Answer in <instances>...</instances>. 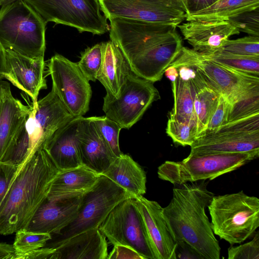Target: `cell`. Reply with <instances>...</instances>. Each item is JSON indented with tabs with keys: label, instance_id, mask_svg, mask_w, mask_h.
<instances>
[{
	"label": "cell",
	"instance_id": "6da1fadb",
	"mask_svg": "<svg viewBox=\"0 0 259 259\" xmlns=\"http://www.w3.org/2000/svg\"><path fill=\"white\" fill-rule=\"evenodd\" d=\"M108 19L110 40L131 70L152 82L160 80L183 47L177 26L122 17Z\"/></svg>",
	"mask_w": 259,
	"mask_h": 259
},
{
	"label": "cell",
	"instance_id": "7a4b0ae2",
	"mask_svg": "<svg viewBox=\"0 0 259 259\" xmlns=\"http://www.w3.org/2000/svg\"><path fill=\"white\" fill-rule=\"evenodd\" d=\"M59 171L43 148L17 168L0 203V234L25 229Z\"/></svg>",
	"mask_w": 259,
	"mask_h": 259
},
{
	"label": "cell",
	"instance_id": "3957f363",
	"mask_svg": "<svg viewBox=\"0 0 259 259\" xmlns=\"http://www.w3.org/2000/svg\"><path fill=\"white\" fill-rule=\"evenodd\" d=\"M214 194L203 183H185L172 190L162 215L175 242L183 241L203 259H219L221 247L205 212Z\"/></svg>",
	"mask_w": 259,
	"mask_h": 259
},
{
	"label": "cell",
	"instance_id": "277c9868",
	"mask_svg": "<svg viewBox=\"0 0 259 259\" xmlns=\"http://www.w3.org/2000/svg\"><path fill=\"white\" fill-rule=\"evenodd\" d=\"M207 207L214 234L231 245L252 237L259 227V199L243 191L214 195Z\"/></svg>",
	"mask_w": 259,
	"mask_h": 259
},
{
	"label": "cell",
	"instance_id": "5b68a950",
	"mask_svg": "<svg viewBox=\"0 0 259 259\" xmlns=\"http://www.w3.org/2000/svg\"><path fill=\"white\" fill-rule=\"evenodd\" d=\"M47 23L24 0L0 9V44L10 50L35 59L44 57Z\"/></svg>",
	"mask_w": 259,
	"mask_h": 259
},
{
	"label": "cell",
	"instance_id": "8992f818",
	"mask_svg": "<svg viewBox=\"0 0 259 259\" xmlns=\"http://www.w3.org/2000/svg\"><path fill=\"white\" fill-rule=\"evenodd\" d=\"M130 197H133L101 175L95 185L81 196L76 218L58 233L51 234L44 247L56 248L78 234L98 228L117 204Z\"/></svg>",
	"mask_w": 259,
	"mask_h": 259
},
{
	"label": "cell",
	"instance_id": "52a82bcc",
	"mask_svg": "<svg viewBox=\"0 0 259 259\" xmlns=\"http://www.w3.org/2000/svg\"><path fill=\"white\" fill-rule=\"evenodd\" d=\"M258 152L191 155L182 161H165L157 170L158 178L175 185L213 180L257 158Z\"/></svg>",
	"mask_w": 259,
	"mask_h": 259
},
{
	"label": "cell",
	"instance_id": "ba28073f",
	"mask_svg": "<svg viewBox=\"0 0 259 259\" xmlns=\"http://www.w3.org/2000/svg\"><path fill=\"white\" fill-rule=\"evenodd\" d=\"M159 98L153 82L138 76L130 69L117 95L106 93L104 96L103 110L122 128L129 129Z\"/></svg>",
	"mask_w": 259,
	"mask_h": 259
},
{
	"label": "cell",
	"instance_id": "9c48e42d",
	"mask_svg": "<svg viewBox=\"0 0 259 259\" xmlns=\"http://www.w3.org/2000/svg\"><path fill=\"white\" fill-rule=\"evenodd\" d=\"M24 1L46 23L53 22L93 34L108 30L107 18L101 14L98 0Z\"/></svg>",
	"mask_w": 259,
	"mask_h": 259
},
{
	"label": "cell",
	"instance_id": "30bf717a",
	"mask_svg": "<svg viewBox=\"0 0 259 259\" xmlns=\"http://www.w3.org/2000/svg\"><path fill=\"white\" fill-rule=\"evenodd\" d=\"M190 147L191 155L259 153V113L228 122Z\"/></svg>",
	"mask_w": 259,
	"mask_h": 259
},
{
	"label": "cell",
	"instance_id": "8fae6325",
	"mask_svg": "<svg viewBox=\"0 0 259 259\" xmlns=\"http://www.w3.org/2000/svg\"><path fill=\"white\" fill-rule=\"evenodd\" d=\"M98 228L112 245L127 246L144 259H155L134 197L126 198L117 204Z\"/></svg>",
	"mask_w": 259,
	"mask_h": 259
},
{
	"label": "cell",
	"instance_id": "7c38bea8",
	"mask_svg": "<svg viewBox=\"0 0 259 259\" xmlns=\"http://www.w3.org/2000/svg\"><path fill=\"white\" fill-rule=\"evenodd\" d=\"M48 67L52 90L73 117L83 116L89 109L92 89L77 63L56 54L50 59Z\"/></svg>",
	"mask_w": 259,
	"mask_h": 259
},
{
	"label": "cell",
	"instance_id": "4fadbf2b",
	"mask_svg": "<svg viewBox=\"0 0 259 259\" xmlns=\"http://www.w3.org/2000/svg\"><path fill=\"white\" fill-rule=\"evenodd\" d=\"M108 18L122 17L173 25L186 20L187 11L181 0H98Z\"/></svg>",
	"mask_w": 259,
	"mask_h": 259
},
{
	"label": "cell",
	"instance_id": "5bb4252c",
	"mask_svg": "<svg viewBox=\"0 0 259 259\" xmlns=\"http://www.w3.org/2000/svg\"><path fill=\"white\" fill-rule=\"evenodd\" d=\"M24 128L28 138L30 156L43 148L46 141L74 117L52 90L45 97L32 102Z\"/></svg>",
	"mask_w": 259,
	"mask_h": 259
},
{
	"label": "cell",
	"instance_id": "9a60e30c",
	"mask_svg": "<svg viewBox=\"0 0 259 259\" xmlns=\"http://www.w3.org/2000/svg\"><path fill=\"white\" fill-rule=\"evenodd\" d=\"M199 65L210 87L225 97L231 106L259 92L258 76L220 65L199 53Z\"/></svg>",
	"mask_w": 259,
	"mask_h": 259
},
{
	"label": "cell",
	"instance_id": "2e32d148",
	"mask_svg": "<svg viewBox=\"0 0 259 259\" xmlns=\"http://www.w3.org/2000/svg\"><path fill=\"white\" fill-rule=\"evenodd\" d=\"M4 53L2 76L29 96L32 102H36L39 91L47 88L44 57L32 59L10 50H4Z\"/></svg>",
	"mask_w": 259,
	"mask_h": 259
},
{
	"label": "cell",
	"instance_id": "e0dca14e",
	"mask_svg": "<svg viewBox=\"0 0 259 259\" xmlns=\"http://www.w3.org/2000/svg\"><path fill=\"white\" fill-rule=\"evenodd\" d=\"M142 218L155 259H176V242L162 215V206L143 195L134 197Z\"/></svg>",
	"mask_w": 259,
	"mask_h": 259
},
{
	"label": "cell",
	"instance_id": "ac0fdd59",
	"mask_svg": "<svg viewBox=\"0 0 259 259\" xmlns=\"http://www.w3.org/2000/svg\"><path fill=\"white\" fill-rule=\"evenodd\" d=\"M177 27L192 49L201 54L220 50L231 36L240 33L228 21H187Z\"/></svg>",
	"mask_w": 259,
	"mask_h": 259
},
{
	"label": "cell",
	"instance_id": "d6986e66",
	"mask_svg": "<svg viewBox=\"0 0 259 259\" xmlns=\"http://www.w3.org/2000/svg\"><path fill=\"white\" fill-rule=\"evenodd\" d=\"M81 196L55 200L47 198L24 230L35 233H58L76 218Z\"/></svg>",
	"mask_w": 259,
	"mask_h": 259
},
{
	"label": "cell",
	"instance_id": "ffe728a7",
	"mask_svg": "<svg viewBox=\"0 0 259 259\" xmlns=\"http://www.w3.org/2000/svg\"><path fill=\"white\" fill-rule=\"evenodd\" d=\"M31 109L13 97L9 83L0 80V162L24 125Z\"/></svg>",
	"mask_w": 259,
	"mask_h": 259
},
{
	"label": "cell",
	"instance_id": "44dd1931",
	"mask_svg": "<svg viewBox=\"0 0 259 259\" xmlns=\"http://www.w3.org/2000/svg\"><path fill=\"white\" fill-rule=\"evenodd\" d=\"M78 141L82 164L100 175L116 158L90 117H80Z\"/></svg>",
	"mask_w": 259,
	"mask_h": 259
},
{
	"label": "cell",
	"instance_id": "7402d4cb",
	"mask_svg": "<svg viewBox=\"0 0 259 259\" xmlns=\"http://www.w3.org/2000/svg\"><path fill=\"white\" fill-rule=\"evenodd\" d=\"M80 118L75 117L57 130L44 145L43 149L60 171L82 165L78 141Z\"/></svg>",
	"mask_w": 259,
	"mask_h": 259
},
{
	"label": "cell",
	"instance_id": "603a6c76",
	"mask_svg": "<svg viewBox=\"0 0 259 259\" xmlns=\"http://www.w3.org/2000/svg\"><path fill=\"white\" fill-rule=\"evenodd\" d=\"M53 259H108V244L99 228L78 234L54 248Z\"/></svg>",
	"mask_w": 259,
	"mask_h": 259
},
{
	"label": "cell",
	"instance_id": "cb8c5ba5",
	"mask_svg": "<svg viewBox=\"0 0 259 259\" xmlns=\"http://www.w3.org/2000/svg\"><path fill=\"white\" fill-rule=\"evenodd\" d=\"M101 175L83 165L60 170L52 183L47 198L55 200L81 196L95 185Z\"/></svg>",
	"mask_w": 259,
	"mask_h": 259
},
{
	"label": "cell",
	"instance_id": "d4e9b609",
	"mask_svg": "<svg viewBox=\"0 0 259 259\" xmlns=\"http://www.w3.org/2000/svg\"><path fill=\"white\" fill-rule=\"evenodd\" d=\"M103 175L115 183L133 197L146 192V174L130 155L121 154L116 157Z\"/></svg>",
	"mask_w": 259,
	"mask_h": 259
},
{
	"label": "cell",
	"instance_id": "484cf974",
	"mask_svg": "<svg viewBox=\"0 0 259 259\" xmlns=\"http://www.w3.org/2000/svg\"><path fill=\"white\" fill-rule=\"evenodd\" d=\"M103 56L98 80L106 93L116 96L119 92L130 67L119 49L110 40L102 42Z\"/></svg>",
	"mask_w": 259,
	"mask_h": 259
},
{
	"label": "cell",
	"instance_id": "4316f807",
	"mask_svg": "<svg viewBox=\"0 0 259 259\" xmlns=\"http://www.w3.org/2000/svg\"><path fill=\"white\" fill-rule=\"evenodd\" d=\"M259 7V0H218L203 10L187 13L186 20L228 21L242 12Z\"/></svg>",
	"mask_w": 259,
	"mask_h": 259
},
{
	"label": "cell",
	"instance_id": "83f0119b",
	"mask_svg": "<svg viewBox=\"0 0 259 259\" xmlns=\"http://www.w3.org/2000/svg\"><path fill=\"white\" fill-rule=\"evenodd\" d=\"M170 64L177 69L179 77L195 94L206 88H210L199 65V53L192 49L183 47Z\"/></svg>",
	"mask_w": 259,
	"mask_h": 259
},
{
	"label": "cell",
	"instance_id": "f1b7e54d",
	"mask_svg": "<svg viewBox=\"0 0 259 259\" xmlns=\"http://www.w3.org/2000/svg\"><path fill=\"white\" fill-rule=\"evenodd\" d=\"M171 87L174 103L169 117L182 123L192 124L197 128L194 112L195 93L179 76L177 80L171 83Z\"/></svg>",
	"mask_w": 259,
	"mask_h": 259
},
{
	"label": "cell",
	"instance_id": "f546056e",
	"mask_svg": "<svg viewBox=\"0 0 259 259\" xmlns=\"http://www.w3.org/2000/svg\"><path fill=\"white\" fill-rule=\"evenodd\" d=\"M200 54L231 69L257 76L259 75V57L240 55L221 50L208 54Z\"/></svg>",
	"mask_w": 259,
	"mask_h": 259
},
{
	"label": "cell",
	"instance_id": "4dcf8cb0",
	"mask_svg": "<svg viewBox=\"0 0 259 259\" xmlns=\"http://www.w3.org/2000/svg\"><path fill=\"white\" fill-rule=\"evenodd\" d=\"M221 95L207 87L195 94L194 112L197 124L198 138L204 132L208 120L219 102Z\"/></svg>",
	"mask_w": 259,
	"mask_h": 259
},
{
	"label": "cell",
	"instance_id": "1f68e13d",
	"mask_svg": "<svg viewBox=\"0 0 259 259\" xmlns=\"http://www.w3.org/2000/svg\"><path fill=\"white\" fill-rule=\"evenodd\" d=\"M51 238L52 235L49 233H35L25 230L17 231L13 244L15 259L19 255L44 247Z\"/></svg>",
	"mask_w": 259,
	"mask_h": 259
},
{
	"label": "cell",
	"instance_id": "d6a6232c",
	"mask_svg": "<svg viewBox=\"0 0 259 259\" xmlns=\"http://www.w3.org/2000/svg\"><path fill=\"white\" fill-rule=\"evenodd\" d=\"M103 56L102 42L88 48L81 54L77 63L82 73L89 81L97 80L102 63Z\"/></svg>",
	"mask_w": 259,
	"mask_h": 259
},
{
	"label": "cell",
	"instance_id": "836d02e7",
	"mask_svg": "<svg viewBox=\"0 0 259 259\" xmlns=\"http://www.w3.org/2000/svg\"><path fill=\"white\" fill-rule=\"evenodd\" d=\"M111 151L117 157L123 153L119 147V136L121 126L106 116L90 117Z\"/></svg>",
	"mask_w": 259,
	"mask_h": 259
},
{
	"label": "cell",
	"instance_id": "e575fe53",
	"mask_svg": "<svg viewBox=\"0 0 259 259\" xmlns=\"http://www.w3.org/2000/svg\"><path fill=\"white\" fill-rule=\"evenodd\" d=\"M166 133L174 143L183 146H191L198 138L196 126L170 117L167 121Z\"/></svg>",
	"mask_w": 259,
	"mask_h": 259
},
{
	"label": "cell",
	"instance_id": "d590c367",
	"mask_svg": "<svg viewBox=\"0 0 259 259\" xmlns=\"http://www.w3.org/2000/svg\"><path fill=\"white\" fill-rule=\"evenodd\" d=\"M220 50L240 55L259 57V37L249 35L229 39Z\"/></svg>",
	"mask_w": 259,
	"mask_h": 259
},
{
	"label": "cell",
	"instance_id": "8d00e7d4",
	"mask_svg": "<svg viewBox=\"0 0 259 259\" xmlns=\"http://www.w3.org/2000/svg\"><path fill=\"white\" fill-rule=\"evenodd\" d=\"M228 21L240 32L259 36V7L238 14Z\"/></svg>",
	"mask_w": 259,
	"mask_h": 259
},
{
	"label": "cell",
	"instance_id": "74e56055",
	"mask_svg": "<svg viewBox=\"0 0 259 259\" xmlns=\"http://www.w3.org/2000/svg\"><path fill=\"white\" fill-rule=\"evenodd\" d=\"M258 113L259 92H257L231 106L228 122Z\"/></svg>",
	"mask_w": 259,
	"mask_h": 259
},
{
	"label": "cell",
	"instance_id": "f35d334b",
	"mask_svg": "<svg viewBox=\"0 0 259 259\" xmlns=\"http://www.w3.org/2000/svg\"><path fill=\"white\" fill-rule=\"evenodd\" d=\"M230 107L231 105L228 101L221 95L217 106L211 115L201 136L214 132L227 123L228 121Z\"/></svg>",
	"mask_w": 259,
	"mask_h": 259
},
{
	"label": "cell",
	"instance_id": "ab89813d",
	"mask_svg": "<svg viewBox=\"0 0 259 259\" xmlns=\"http://www.w3.org/2000/svg\"><path fill=\"white\" fill-rule=\"evenodd\" d=\"M252 239L238 246L228 249V259H259V234L255 233Z\"/></svg>",
	"mask_w": 259,
	"mask_h": 259
},
{
	"label": "cell",
	"instance_id": "60d3db41",
	"mask_svg": "<svg viewBox=\"0 0 259 259\" xmlns=\"http://www.w3.org/2000/svg\"><path fill=\"white\" fill-rule=\"evenodd\" d=\"M18 167L0 162V203Z\"/></svg>",
	"mask_w": 259,
	"mask_h": 259
},
{
	"label": "cell",
	"instance_id": "b9f144b4",
	"mask_svg": "<svg viewBox=\"0 0 259 259\" xmlns=\"http://www.w3.org/2000/svg\"><path fill=\"white\" fill-rule=\"evenodd\" d=\"M112 250L108 254V259H144L133 248L123 245H113Z\"/></svg>",
	"mask_w": 259,
	"mask_h": 259
},
{
	"label": "cell",
	"instance_id": "7bdbcfd3",
	"mask_svg": "<svg viewBox=\"0 0 259 259\" xmlns=\"http://www.w3.org/2000/svg\"><path fill=\"white\" fill-rule=\"evenodd\" d=\"M177 258H201V256L192 247L183 241L176 242L175 249Z\"/></svg>",
	"mask_w": 259,
	"mask_h": 259
},
{
	"label": "cell",
	"instance_id": "ee69618b",
	"mask_svg": "<svg viewBox=\"0 0 259 259\" xmlns=\"http://www.w3.org/2000/svg\"><path fill=\"white\" fill-rule=\"evenodd\" d=\"M187 13L194 12L208 7L218 0H181Z\"/></svg>",
	"mask_w": 259,
	"mask_h": 259
},
{
	"label": "cell",
	"instance_id": "f6af8a7d",
	"mask_svg": "<svg viewBox=\"0 0 259 259\" xmlns=\"http://www.w3.org/2000/svg\"><path fill=\"white\" fill-rule=\"evenodd\" d=\"M15 256L13 245L0 243V259H15Z\"/></svg>",
	"mask_w": 259,
	"mask_h": 259
},
{
	"label": "cell",
	"instance_id": "bcb514c9",
	"mask_svg": "<svg viewBox=\"0 0 259 259\" xmlns=\"http://www.w3.org/2000/svg\"><path fill=\"white\" fill-rule=\"evenodd\" d=\"M4 66H5L4 50L0 44V80H2V78H4L2 75V73L4 71Z\"/></svg>",
	"mask_w": 259,
	"mask_h": 259
},
{
	"label": "cell",
	"instance_id": "7dc6e473",
	"mask_svg": "<svg viewBox=\"0 0 259 259\" xmlns=\"http://www.w3.org/2000/svg\"><path fill=\"white\" fill-rule=\"evenodd\" d=\"M17 0H0V7L6 5Z\"/></svg>",
	"mask_w": 259,
	"mask_h": 259
},
{
	"label": "cell",
	"instance_id": "c3c4849f",
	"mask_svg": "<svg viewBox=\"0 0 259 259\" xmlns=\"http://www.w3.org/2000/svg\"></svg>",
	"mask_w": 259,
	"mask_h": 259
}]
</instances>
